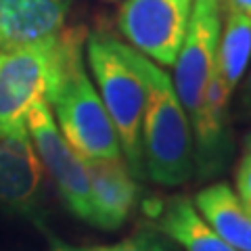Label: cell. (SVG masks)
<instances>
[{
    "instance_id": "obj_1",
    "label": "cell",
    "mask_w": 251,
    "mask_h": 251,
    "mask_svg": "<svg viewBox=\"0 0 251 251\" xmlns=\"http://www.w3.org/2000/svg\"><path fill=\"white\" fill-rule=\"evenodd\" d=\"M126 54L145 82L143 166L161 186H180L195 170V136L174 82L161 65L126 44Z\"/></svg>"
},
{
    "instance_id": "obj_2",
    "label": "cell",
    "mask_w": 251,
    "mask_h": 251,
    "mask_svg": "<svg viewBox=\"0 0 251 251\" xmlns=\"http://www.w3.org/2000/svg\"><path fill=\"white\" fill-rule=\"evenodd\" d=\"M86 31L65 29V46L46 103L65 140L84 159H124L122 145L84 63Z\"/></svg>"
},
{
    "instance_id": "obj_3",
    "label": "cell",
    "mask_w": 251,
    "mask_h": 251,
    "mask_svg": "<svg viewBox=\"0 0 251 251\" xmlns=\"http://www.w3.org/2000/svg\"><path fill=\"white\" fill-rule=\"evenodd\" d=\"M84 52L88 57L94 86L120 138L124 159L132 174L143 176V77L126 54V42L115 40L111 34H88Z\"/></svg>"
},
{
    "instance_id": "obj_4",
    "label": "cell",
    "mask_w": 251,
    "mask_h": 251,
    "mask_svg": "<svg viewBox=\"0 0 251 251\" xmlns=\"http://www.w3.org/2000/svg\"><path fill=\"white\" fill-rule=\"evenodd\" d=\"M65 46V29L46 40L0 50V136L27 128V115L49 99Z\"/></svg>"
},
{
    "instance_id": "obj_5",
    "label": "cell",
    "mask_w": 251,
    "mask_h": 251,
    "mask_svg": "<svg viewBox=\"0 0 251 251\" xmlns=\"http://www.w3.org/2000/svg\"><path fill=\"white\" fill-rule=\"evenodd\" d=\"M224 0H195L182 46L174 61V88L191 120H199L209 80L216 69V54L222 34Z\"/></svg>"
},
{
    "instance_id": "obj_6",
    "label": "cell",
    "mask_w": 251,
    "mask_h": 251,
    "mask_svg": "<svg viewBox=\"0 0 251 251\" xmlns=\"http://www.w3.org/2000/svg\"><path fill=\"white\" fill-rule=\"evenodd\" d=\"M27 132L44 172L52 178L65 207L75 218L92 224V193L86 159L61 134L52 109L46 100L29 111Z\"/></svg>"
},
{
    "instance_id": "obj_7",
    "label": "cell",
    "mask_w": 251,
    "mask_h": 251,
    "mask_svg": "<svg viewBox=\"0 0 251 251\" xmlns=\"http://www.w3.org/2000/svg\"><path fill=\"white\" fill-rule=\"evenodd\" d=\"M195 0H124L117 27L132 49L172 67L182 46Z\"/></svg>"
},
{
    "instance_id": "obj_8",
    "label": "cell",
    "mask_w": 251,
    "mask_h": 251,
    "mask_svg": "<svg viewBox=\"0 0 251 251\" xmlns=\"http://www.w3.org/2000/svg\"><path fill=\"white\" fill-rule=\"evenodd\" d=\"M44 207V166L27 128L0 136V211L38 220Z\"/></svg>"
},
{
    "instance_id": "obj_9",
    "label": "cell",
    "mask_w": 251,
    "mask_h": 251,
    "mask_svg": "<svg viewBox=\"0 0 251 251\" xmlns=\"http://www.w3.org/2000/svg\"><path fill=\"white\" fill-rule=\"evenodd\" d=\"M92 193V226L117 230L136 205L138 184L126 159H86Z\"/></svg>"
},
{
    "instance_id": "obj_10",
    "label": "cell",
    "mask_w": 251,
    "mask_h": 251,
    "mask_svg": "<svg viewBox=\"0 0 251 251\" xmlns=\"http://www.w3.org/2000/svg\"><path fill=\"white\" fill-rule=\"evenodd\" d=\"M69 6L72 0H0V50L61 34Z\"/></svg>"
},
{
    "instance_id": "obj_11",
    "label": "cell",
    "mask_w": 251,
    "mask_h": 251,
    "mask_svg": "<svg viewBox=\"0 0 251 251\" xmlns=\"http://www.w3.org/2000/svg\"><path fill=\"white\" fill-rule=\"evenodd\" d=\"M232 94L226 88L222 75L214 69L209 80L205 103L199 120L193 124L195 136V161L203 176L214 174L228 153V107Z\"/></svg>"
},
{
    "instance_id": "obj_12",
    "label": "cell",
    "mask_w": 251,
    "mask_h": 251,
    "mask_svg": "<svg viewBox=\"0 0 251 251\" xmlns=\"http://www.w3.org/2000/svg\"><path fill=\"white\" fill-rule=\"evenodd\" d=\"M155 226L182 251H239L201 218L188 197L168 199L155 218Z\"/></svg>"
},
{
    "instance_id": "obj_13",
    "label": "cell",
    "mask_w": 251,
    "mask_h": 251,
    "mask_svg": "<svg viewBox=\"0 0 251 251\" xmlns=\"http://www.w3.org/2000/svg\"><path fill=\"white\" fill-rule=\"evenodd\" d=\"M193 203L201 218L226 243L239 251H251V216L228 184L216 182L205 186L195 195Z\"/></svg>"
},
{
    "instance_id": "obj_14",
    "label": "cell",
    "mask_w": 251,
    "mask_h": 251,
    "mask_svg": "<svg viewBox=\"0 0 251 251\" xmlns=\"http://www.w3.org/2000/svg\"><path fill=\"white\" fill-rule=\"evenodd\" d=\"M224 21L220 34L216 69L232 94L243 82L251 63V15L224 4Z\"/></svg>"
},
{
    "instance_id": "obj_15",
    "label": "cell",
    "mask_w": 251,
    "mask_h": 251,
    "mask_svg": "<svg viewBox=\"0 0 251 251\" xmlns=\"http://www.w3.org/2000/svg\"><path fill=\"white\" fill-rule=\"evenodd\" d=\"M54 251H174L163 239L155 234H138L113 245H97V247H57Z\"/></svg>"
},
{
    "instance_id": "obj_16",
    "label": "cell",
    "mask_w": 251,
    "mask_h": 251,
    "mask_svg": "<svg viewBox=\"0 0 251 251\" xmlns=\"http://www.w3.org/2000/svg\"><path fill=\"white\" fill-rule=\"evenodd\" d=\"M237 195L251 216V153L245 151L237 168Z\"/></svg>"
},
{
    "instance_id": "obj_17",
    "label": "cell",
    "mask_w": 251,
    "mask_h": 251,
    "mask_svg": "<svg viewBox=\"0 0 251 251\" xmlns=\"http://www.w3.org/2000/svg\"><path fill=\"white\" fill-rule=\"evenodd\" d=\"M243 80H245V84H243V109H245V113L251 117V63H249V69Z\"/></svg>"
},
{
    "instance_id": "obj_18",
    "label": "cell",
    "mask_w": 251,
    "mask_h": 251,
    "mask_svg": "<svg viewBox=\"0 0 251 251\" xmlns=\"http://www.w3.org/2000/svg\"><path fill=\"white\" fill-rule=\"evenodd\" d=\"M224 4L230 6V9H237V11L251 15V0H224Z\"/></svg>"
},
{
    "instance_id": "obj_19",
    "label": "cell",
    "mask_w": 251,
    "mask_h": 251,
    "mask_svg": "<svg viewBox=\"0 0 251 251\" xmlns=\"http://www.w3.org/2000/svg\"><path fill=\"white\" fill-rule=\"evenodd\" d=\"M245 151L251 153V130H249V134L245 136Z\"/></svg>"
}]
</instances>
